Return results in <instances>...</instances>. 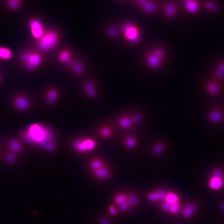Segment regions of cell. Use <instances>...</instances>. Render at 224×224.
Returning a JSON list of instances; mask_svg holds the SVG:
<instances>
[{"label": "cell", "mask_w": 224, "mask_h": 224, "mask_svg": "<svg viewBox=\"0 0 224 224\" xmlns=\"http://www.w3.org/2000/svg\"><path fill=\"white\" fill-rule=\"evenodd\" d=\"M88 168L93 177L98 180H106L111 176V168L100 157H93L91 159L88 163Z\"/></svg>", "instance_id": "6da1fadb"}, {"label": "cell", "mask_w": 224, "mask_h": 224, "mask_svg": "<svg viewBox=\"0 0 224 224\" xmlns=\"http://www.w3.org/2000/svg\"><path fill=\"white\" fill-rule=\"evenodd\" d=\"M96 141L93 138L83 137L74 139L71 142V147L80 154H86L93 151L97 147Z\"/></svg>", "instance_id": "7a4b0ae2"}, {"label": "cell", "mask_w": 224, "mask_h": 224, "mask_svg": "<svg viewBox=\"0 0 224 224\" xmlns=\"http://www.w3.org/2000/svg\"><path fill=\"white\" fill-rule=\"evenodd\" d=\"M43 127L37 124H34L30 127L26 134V138L27 140L37 145L46 146L45 143L47 141V135H46Z\"/></svg>", "instance_id": "3957f363"}, {"label": "cell", "mask_w": 224, "mask_h": 224, "mask_svg": "<svg viewBox=\"0 0 224 224\" xmlns=\"http://www.w3.org/2000/svg\"><path fill=\"white\" fill-rule=\"evenodd\" d=\"M208 188L212 191H219L224 186L223 172L220 169H213L210 173L208 181Z\"/></svg>", "instance_id": "277c9868"}, {"label": "cell", "mask_w": 224, "mask_h": 224, "mask_svg": "<svg viewBox=\"0 0 224 224\" xmlns=\"http://www.w3.org/2000/svg\"><path fill=\"white\" fill-rule=\"evenodd\" d=\"M57 39V34L55 33L50 32L42 36L39 41V46L43 50H50L53 48Z\"/></svg>", "instance_id": "5b68a950"}, {"label": "cell", "mask_w": 224, "mask_h": 224, "mask_svg": "<svg viewBox=\"0 0 224 224\" xmlns=\"http://www.w3.org/2000/svg\"><path fill=\"white\" fill-rule=\"evenodd\" d=\"M163 51L160 49L153 50L148 55L146 61L148 65L150 67L156 68L159 66L164 58Z\"/></svg>", "instance_id": "8992f818"}, {"label": "cell", "mask_w": 224, "mask_h": 224, "mask_svg": "<svg viewBox=\"0 0 224 224\" xmlns=\"http://www.w3.org/2000/svg\"><path fill=\"white\" fill-rule=\"evenodd\" d=\"M123 30L125 37L130 42L136 43L140 40L138 30L132 24H126L123 28Z\"/></svg>", "instance_id": "52a82bcc"}, {"label": "cell", "mask_w": 224, "mask_h": 224, "mask_svg": "<svg viewBox=\"0 0 224 224\" xmlns=\"http://www.w3.org/2000/svg\"><path fill=\"white\" fill-rule=\"evenodd\" d=\"M116 124L117 127L123 130H131L135 126L130 115H120L117 119Z\"/></svg>", "instance_id": "ba28073f"}, {"label": "cell", "mask_w": 224, "mask_h": 224, "mask_svg": "<svg viewBox=\"0 0 224 224\" xmlns=\"http://www.w3.org/2000/svg\"><path fill=\"white\" fill-rule=\"evenodd\" d=\"M98 137L104 140H110L113 138L114 134V129L111 124L105 123L100 124L97 130Z\"/></svg>", "instance_id": "9c48e42d"}, {"label": "cell", "mask_w": 224, "mask_h": 224, "mask_svg": "<svg viewBox=\"0 0 224 224\" xmlns=\"http://www.w3.org/2000/svg\"><path fill=\"white\" fill-rule=\"evenodd\" d=\"M122 144L127 149L134 150L138 147V140L135 135H127L123 138Z\"/></svg>", "instance_id": "30bf717a"}, {"label": "cell", "mask_w": 224, "mask_h": 224, "mask_svg": "<svg viewBox=\"0 0 224 224\" xmlns=\"http://www.w3.org/2000/svg\"><path fill=\"white\" fill-rule=\"evenodd\" d=\"M30 26L33 36L36 38H40L43 34V29L39 22L33 20L30 23Z\"/></svg>", "instance_id": "8fae6325"}, {"label": "cell", "mask_w": 224, "mask_h": 224, "mask_svg": "<svg viewBox=\"0 0 224 224\" xmlns=\"http://www.w3.org/2000/svg\"><path fill=\"white\" fill-rule=\"evenodd\" d=\"M167 145L165 142L159 141L154 143L151 147V153L155 156H159L165 152Z\"/></svg>", "instance_id": "7c38bea8"}, {"label": "cell", "mask_w": 224, "mask_h": 224, "mask_svg": "<svg viewBox=\"0 0 224 224\" xmlns=\"http://www.w3.org/2000/svg\"><path fill=\"white\" fill-rule=\"evenodd\" d=\"M186 10L189 12L194 13L196 12L198 9L197 3L194 0H184Z\"/></svg>", "instance_id": "4fadbf2b"}, {"label": "cell", "mask_w": 224, "mask_h": 224, "mask_svg": "<svg viewBox=\"0 0 224 224\" xmlns=\"http://www.w3.org/2000/svg\"><path fill=\"white\" fill-rule=\"evenodd\" d=\"M208 118L209 121L213 123H217L221 121L223 118V115L221 112L217 111H213L209 113Z\"/></svg>", "instance_id": "5bb4252c"}, {"label": "cell", "mask_w": 224, "mask_h": 224, "mask_svg": "<svg viewBox=\"0 0 224 224\" xmlns=\"http://www.w3.org/2000/svg\"><path fill=\"white\" fill-rule=\"evenodd\" d=\"M28 62L29 68L38 66L40 62V58L38 55L33 54L30 55Z\"/></svg>", "instance_id": "9a60e30c"}, {"label": "cell", "mask_w": 224, "mask_h": 224, "mask_svg": "<svg viewBox=\"0 0 224 224\" xmlns=\"http://www.w3.org/2000/svg\"><path fill=\"white\" fill-rule=\"evenodd\" d=\"M15 103L18 108L22 110L27 109L29 106L28 102L24 97H18L15 100Z\"/></svg>", "instance_id": "2e32d148"}, {"label": "cell", "mask_w": 224, "mask_h": 224, "mask_svg": "<svg viewBox=\"0 0 224 224\" xmlns=\"http://www.w3.org/2000/svg\"><path fill=\"white\" fill-rule=\"evenodd\" d=\"M165 200L167 202L170 204H172L177 203L178 200V198L176 194L170 192L167 194Z\"/></svg>", "instance_id": "e0dca14e"}, {"label": "cell", "mask_w": 224, "mask_h": 224, "mask_svg": "<svg viewBox=\"0 0 224 224\" xmlns=\"http://www.w3.org/2000/svg\"><path fill=\"white\" fill-rule=\"evenodd\" d=\"M195 211V206L193 205H188L183 210V215L186 218H190L193 215Z\"/></svg>", "instance_id": "ac0fdd59"}, {"label": "cell", "mask_w": 224, "mask_h": 224, "mask_svg": "<svg viewBox=\"0 0 224 224\" xmlns=\"http://www.w3.org/2000/svg\"><path fill=\"white\" fill-rule=\"evenodd\" d=\"M11 56V52L8 49L4 47L0 48V56L1 58L4 59H8L10 58Z\"/></svg>", "instance_id": "d6986e66"}, {"label": "cell", "mask_w": 224, "mask_h": 224, "mask_svg": "<svg viewBox=\"0 0 224 224\" xmlns=\"http://www.w3.org/2000/svg\"><path fill=\"white\" fill-rule=\"evenodd\" d=\"M176 8L174 6L171 4L167 5L165 8V12L169 17H172L176 13Z\"/></svg>", "instance_id": "ffe728a7"}, {"label": "cell", "mask_w": 224, "mask_h": 224, "mask_svg": "<svg viewBox=\"0 0 224 224\" xmlns=\"http://www.w3.org/2000/svg\"><path fill=\"white\" fill-rule=\"evenodd\" d=\"M57 97V94L56 91H51L47 93V102L49 104H52L55 102Z\"/></svg>", "instance_id": "44dd1931"}, {"label": "cell", "mask_w": 224, "mask_h": 224, "mask_svg": "<svg viewBox=\"0 0 224 224\" xmlns=\"http://www.w3.org/2000/svg\"><path fill=\"white\" fill-rule=\"evenodd\" d=\"M127 200V198L126 196L123 194H119L116 196L115 198V202L117 204L120 205L124 203Z\"/></svg>", "instance_id": "7402d4cb"}, {"label": "cell", "mask_w": 224, "mask_h": 224, "mask_svg": "<svg viewBox=\"0 0 224 224\" xmlns=\"http://www.w3.org/2000/svg\"><path fill=\"white\" fill-rule=\"evenodd\" d=\"M85 88L87 94L90 96L94 97L95 95V92L93 86L90 83H88L86 84Z\"/></svg>", "instance_id": "603a6c76"}, {"label": "cell", "mask_w": 224, "mask_h": 224, "mask_svg": "<svg viewBox=\"0 0 224 224\" xmlns=\"http://www.w3.org/2000/svg\"><path fill=\"white\" fill-rule=\"evenodd\" d=\"M130 115L135 126L136 125H139L142 122L143 118L141 116L138 114L134 113Z\"/></svg>", "instance_id": "cb8c5ba5"}, {"label": "cell", "mask_w": 224, "mask_h": 224, "mask_svg": "<svg viewBox=\"0 0 224 224\" xmlns=\"http://www.w3.org/2000/svg\"><path fill=\"white\" fill-rule=\"evenodd\" d=\"M143 8L146 12H152L155 10V7L152 4L146 1L142 6Z\"/></svg>", "instance_id": "d4e9b609"}, {"label": "cell", "mask_w": 224, "mask_h": 224, "mask_svg": "<svg viewBox=\"0 0 224 224\" xmlns=\"http://www.w3.org/2000/svg\"><path fill=\"white\" fill-rule=\"evenodd\" d=\"M148 198L151 201L155 202L159 200L160 197L157 192H152L148 195Z\"/></svg>", "instance_id": "484cf974"}, {"label": "cell", "mask_w": 224, "mask_h": 224, "mask_svg": "<svg viewBox=\"0 0 224 224\" xmlns=\"http://www.w3.org/2000/svg\"><path fill=\"white\" fill-rule=\"evenodd\" d=\"M180 208V205H179V204L178 203H177L172 204H170L169 211H170L172 214H176L179 211Z\"/></svg>", "instance_id": "4316f807"}, {"label": "cell", "mask_w": 224, "mask_h": 224, "mask_svg": "<svg viewBox=\"0 0 224 224\" xmlns=\"http://www.w3.org/2000/svg\"><path fill=\"white\" fill-rule=\"evenodd\" d=\"M8 2L10 8L13 9L18 8L20 4V0H8Z\"/></svg>", "instance_id": "83f0119b"}, {"label": "cell", "mask_w": 224, "mask_h": 224, "mask_svg": "<svg viewBox=\"0 0 224 224\" xmlns=\"http://www.w3.org/2000/svg\"><path fill=\"white\" fill-rule=\"evenodd\" d=\"M10 147L12 150L15 151H18L21 148L20 144L16 141L13 140L10 142Z\"/></svg>", "instance_id": "f1b7e54d"}, {"label": "cell", "mask_w": 224, "mask_h": 224, "mask_svg": "<svg viewBox=\"0 0 224 224\" xmlns=\"http://www.w3.org/2000/svg\"><path fill=\"white\" fill-rule=\"evenodd\" d=\"M207 89L210 93L215 94L218 92V88L217 86L213 84H209L207 86Z\"/></svg>", "instance_id": "f546056e"}, {"label": "cell", "mask_w": 224, "mask_h": 224, "mask_svg": "<svg viewBox=\"0 0 224 224\" xmlns=\"http://www.w3.org/2000/svg\"><path fill=\"white\" fill-rule=\"evenodd\" d=\"M69 55L67 52H63L60 56V60L62 62H66L69 59Z\"/></svg>", "instance_id": "4dcf8cb0"}, {"label": "cell", "mask_w": 224, "mask_h": 224, "mask_svg": "<svg viewBox=\"0 0 224 224\" xmlns=\"http://www.w3.org/2000/svg\"><path fill=\"white\" fill-rule=\"evenodd\" d=\"M130 203L128 202V201L127 200V201L125 202L124 203L120 205V209L122 211H127L129 209V207H130Z\"/></svg>", "instance_id": "1f68e13d"}, {"label": "cell", "mask_w": 224, "mask_h": 224, "mask_svg": "<svg viewBox=\"0 0 224 224\" xmlns=\"http://www.w3.org/2000/svg\"><path fill=\"white\" fill-rule=\"evenodd\" d=\"M127 201L130 205H136L138 202V200L136 196L133 195L129 196L128 199H127Z\"/></svg>", "instance_id": "d6a6232c"}, {"label": "cell", "mask_w": 224, "mask_h": 224, "mask_svg": "<svg viewBox=\"0 0 224 224\" xmlns=\"http://www.w3.org/2000/svg\"><path fill=\"white\" fill-rule=\"evenodd\" d=\"M74 70L77 74H81L83 70L82 66L80 64H77L74 66Z\"/></svg>", "instance_id": "836d02e7"}, {"label": "cell", "mask_w": 224, "mask_h": 224, "mask_svg": "<svg viewBox=\"0 0 224 224\" xmlns=\"http://www.w3.org/2000/svg\"><path fill=\"white\" fill-rule=\"evenodd\" d=\"M156 192L159 194L160 200H165L167 193H166L165 191L162 189H159Z\"/></svg>", "instance_id": "e575fe53"}, {"label": "cell", "mask_w": 224, "mask_h": 224, "mask_svg": "<svg viewBox=\"0 0 224 224\" xmlns=\"http://www.w3.org/2000/svg\"><path fill=\"white\" fill-rule=\"evenodd\" d=\"M170 207V204L165 201L162 203V208L164 211H168L169 210Z\"/></svg>", "instance_id": "d590c367"}, {"label": "cell", "mask_w": 224, "mask_h": 224, "mask_svg": "<svg viewBox=\"0 0 224 224\" xmlns=\"http://www.w3.org/2000/svg\"><path fill=\"white\" fill-rule=\"evenodd\" d=\"M109 212L112 215H115L117 214V211L115 207L113 206H110L109 208Z\"/></svg>", "instance_id": "8d00e7d4"}, {"label": "cell", "mask_w": 224, "mask_h": 224, "mask_svg": "<svg viewBox=\"0 0 224 224\" xmlns=\"http://www.w3.org/2000/svg\"><path fill=\"white\" fill-rule=\"evenodd\" d=\"M7 159L8 161L10 162H12L15 159V156L12 154H9L7 156Z\"/></svg>", "instance_id": "74e56055"}, {"label": "cell", "mask_w": 224, "mask_h": 224, "mask_svg": "<svg viewBox=\"0 0 224 224\" xmlns=\"http://www.w3.org/2000/svg\"><path fill=\"white\" fill-rule=\"evenodd\" d=\"M116 32L117 30L115 28H112L110 30L109 32V35L111 36H112L115 35L116 34Z\"/></svg>", "instance_id": "f35d334b"}, {"label": "cell", "mask_w": 224, "mask_h": 224, "mask_svg": "<svg viewBox=\"0 0 224 224\" xmlns=\"http://www.w3.org/2000/svg\"><path fill=\"white\" fill-rule=\"evenodd\" d=\"M206 7L208 9H212L213 8V5L211 3H207L206 4Z\"/></svg>", "instance_id": "ab89813d"}, {"label": "cell", "mask_w": 224, "mask_h": 224, "mask_svg": "<svg viewBox=\"0 0 224 224\" xmlns=\"http://www.w3.org/2000/svg\"><path fill=\"white\" fill-rule=\"evenodd\" d=\"M100 223L101 224H110V223L107 220L103 219L100 221Z\"/></svg>", "instance_id": "60d3db41"}, {"label": "cell", "mask_w": 224, "mask_h": 224, "mask_svg": "<svg viewBox=\"0 0 224 224\" xmlns=\"http://www.w3.org/2000/svg\"><path fill=\"white\" fill-rule=\"evenodd\" d=\"M221 208H222V209L224 211V203H223L222 205H221Z\"/></svg>", "instance_id": "b9f144b4"}, {"label": "cell", "mask_w": 224, "mask_h": 224, "mask_svg": "<svg viewBox=\"0 0 224 224\" xmlns=\"http://www.w3.org/2000/svg\"><path fill=\"white\" fill-rule=\"evenodd\" d=\"M1 58V56H0V58Z\"/></svg>", "instance_id": "7bdbcfd3"}]
</instances>
